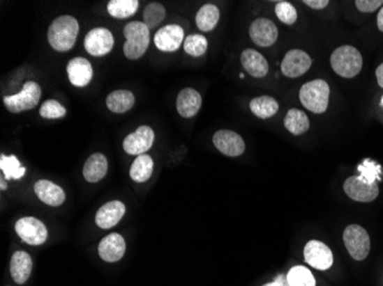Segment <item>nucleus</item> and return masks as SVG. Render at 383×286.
I'll use <instances>...</instances> for the list:
<instances>
[{
	"instance_id": "22",
	"label": "nucleus",
	"mask_w": 383,
	"mask_h": 286,
	"mask_svg": "<svg viewBox=\"0 0 383 286\" xmlns=\"http://www.w3.org/2000/svg\"><path fill=\"white\" fill-rule=\"evenodd\" d=\"M107 170H108V161H107L106 156L100 152H96V154H91L85 161L83 175L87 182L96 184V182L103 180L107 174Z\"/></svg>"
},
{
	"instance_id": "39",
	"label": "nucleus",
	"mask_w": 383,
	"mask_h": 286,
	"mask_svg": "<svg viewBox=\"0 0 383 286\" xmlns=\"http://www.w3.org/2000/svg\"><path fill=\"white\" fill-rule=\"evenodd\" d=\"M375 74H377V84L383 88V63L377 67Z\"/></svg>"
},
{
	"instance_id": "3",
	"label": "nucleus",
	"mask_w": 383,
	"mask_h": 286,
	"mask_svg": "<svg viewBox=\"0 0 383 286\" xmlns=\"http://www.w3.org/2000/svg\"><path fill=\"white\" fill-rule=\"evenodd\" d=\"M331 65L341 77H356L363 67V56L354 46H341L331 55Z\"/></svg>"
},
{
	"instance_id": "42",
	"label": "nucleus",
	"mask_w": 383,
	"mask_h": 286,
	"mask_svg": "<svg viewBox=\"0 0 383 286\" xmlns=\"http://www.w3.org/2000/svg\"><path fill=\"white\" fill-rule=\"evenodd\" d=\"M263 286H281L280 284H279V282H272V283H267L265 284V285Z\"/></svg>"
},
{
	"instance_id": "38",
	"label": "nucleus",
	"mask_w": 383,
	"mask_h": 286,
	"mask_svg": "<svg viewBox=\"0 0 383 286\" xmlns=\"http://www.w3.org/2000/svg\"><path fill=\"white\" fill-rule=\"evenodd\" d=\"M303 3L311 7L313 10H324L325 7L329 6V0H304Z\"/></svg>"
},
{
	"instance_id": "8",
	"label": "nucleus",
	"mask_w": 383,
	"mask_h": 286,
	"mask_svg": "<svg viewBox=\"0 0 383 286\" xmlns=\"http://www.w3.org/2000/svg\"><path fill=\"white\" fill-rule=\"evenodd\" d=\"M154 131L147 125L139 126L135 132L128 135L123 141V148L126 154L140 156L151 148L154 143Z\"/></svg>"
},
{
	"instance_id": "37",
	"label": "nucleus",
	"mask_w": 383,
	"mask_h": 286,
	"mask_svg": "<svg viewBox=\"0 0 383 286\" xmlns=\"http://www.w3.org/2000/svg\"><path fill=\"white\" fill-rule=\"evenodd\" d=\"M354 3L358 10H361L363 13H372L379 7L382 6L383 1L382 0H357Z\"/></svg>"
},
{
	"instance_id": "33",
	"label": "nucleus",
	"mask_w": 383,
	"mask_h": 286,
	"mask_svg": "<svg viewBox=\"0 0 383 286\" xmlns=\"http://www.w3.org/2000/svg\"><path fill=\"white\" fill-rule=\"evenodd\" d=\"M183 49L187 54L194 58H200L206 54L208 49V40L202 35H190L183 40Z\"/></svg>"
},
{
	"instance_id": "16",
	"label": "nucleus",
	"mask_w": 383,
	"mask_h": 286,
	"mask_svg": "<svg viewBox=\"0 0 383 286\" xmlns=\"http://www.w3.org/2000/svg\"><path fill=\"white\" fill-rule=\"evenodd\" d=\"M69 81L76 87H85L90 84L93 76V69L87 58H71L67 65Z\"/></svg>"
},
{
	"instance_id": "19",
	"label": "nucleus",
	"mask_w": 383,
	"mask_h": 286,
	"mask_svg": "<svg viewBox=\"0 0 383 286\" xmlns=\"http://www.w3.org/2000/svg\"><path fill=\"white\" fill-rule=\"evenodd\" d=\"M202 106V97L194 88H183L177 97L178 113L183 118H190L200 111Z\"/></svg>"
},
{
	"instance_id": "11",
	"label": "nucleus",
	"mask_w": 383,
	"mask_h": 286,
	"mask_svg": "<svg viewBox=\"0 0 383 286\" xmlns=\"http://www.w3.org/2000/svg\"><path fill=\"white\" fill-rule=\"evenodd\" d=\"M213 142L219 152L229 157L241 156L246 150L243 138L238 133L229 131V129H220L218 132L215 133Z\"/></svg>"
},
{
	"instance_id": "10",
	"label": "nucleus",
	"mask_w": 383,
	"mask_h": 286,
	"mask_svg": "<svg viewBox=\"0 0 383 286\" xmlns=\"http://www.w3.org/2000/svg\"><path fill=\"white\" fill-rule=\"evenodd\" d=\"M313 65L310 55L302 49H290L287 51L281 62V72L286 77L297 78L306 74Z\"/></svg>"
},
{
	"instance_id": "40",
	"label": "nucleus",
	"mask_w": 383,
	"mask_h": 286,
	"mask_svg": "<svg viewBox=\"0 0 383 286\" xmlns=\"http://www.w3.org/2000/svg\"><path fill=\"white\" fill-rule=\"evenodd\" d=\"M377 28L383 33V7L377 14Z\"/></svg>"
},
{
	"instance_id": "30",
	"label": "nucleus",
	"mask_w": 383,
	"mask_h": 286,
	"mask_svg": "<svg viewBox=\"0 0 383 286\" xmlns=\"http://www.w3.org/2000/svg\"><path fill=\"white\" fill-rule=\"evenodd\" d=\"M0 168L3 170L6 180H19L26 174V168L21 166L19 159L15 156H0Z\"/></svg>"
},
{
	"instance_id": "43",
	"label": "nucleus",
	"mask_w": 383,
	"mask_h": 286,
	"mask_svg": "<svg viewBox=\"0 0 383 286\" xmlns=\"http://www.w3.org/2000/svg\"><path fill=\"white\" fill-rule=\"evenodd\" d=\"M381 106H383V97H381Z\"/></svg>"
},
{
	"instance_id": "32",
	"label": "nucleus",
	"mask_w": 383,
	"mask_h": 286,
	"mask_svg": "<svg viewBox=\"0 0 383 286\" xmlns=\"http://www.w3.org/2000/svg\"><path fill=\"white\" fill-rule=\"evenodd\" d=\"M144 23L149 30L154 29L165 19V8L162 3H151L144 10Z\"/></svg>"
},
{
	"instance_id": "28",
	"label": "nucleus",
	"mask_w": 383,
	"mask_h": 286,
	"mask_svg": "<svg viewBox=\"0 0 383 286\" xmlns=\"http://www.w3.org/2000/svg\"><path fill=\"white\" fill-rule=\"evenodd\" d=\"M283 125L292 134L301 135L310 129V120L301 110L290 109L283 119Z\"/></svg>"
},
{
	"instance_id": "12",
	"label": "nucleus",
	"mask_w": 383,
	"mask_h": 286,
	"mask_svg": "<svg viewBox=\"0 0 383 286\" xmlns=\"http://www.w3.org/2000/svg\"><path fill=\"white\" fill-rule=\"evenodd\" d=\"M304 259L311 267L319 270H326L332 267V251L322 241H310L304 248Z\"/></svg>"
},
{
	"instance_id": "14",
	"label": "nucleus",
	"mask_w": 383,
	"mask_h": 286,
	"mask_svg": "<svg viewBox=\"0 0 383 286\" xmlns=\"http://www.w3.org/2000/svg\"><path fill=\"white\" fill-rule=\"evenodd\" d=\"M183 42V30L178 24H167L154 35V44L162 51H176Z\"/></svg>"
},
{
	"instance_id": "36",
	"label": "nucleus",
	"mask_w": 383,
	"mask_h": 286,
	"mask_svg": "<svg viewBox=\"0 0 383 286\" xmlns=\"http://www.w3.org/2000/svg\"><path fill=\"white\" fill-rule=\"evenodd\" d=\"M276 15L281 22L292 26L297 21V12L295 7L288 1H279L276 5Z\"/></svg>"
},
{
	"instance_id": "13",
	"label": "nucleus",
	"mask_w": 383,
	"mask_h": 286,
	"mask_svg": "<svg viewBox=\"0 0 383 286\" xmlns=\"http://www.w3.org/2000/svg\"><path fill=\"white\" fill-rule=\"evenodd\" d=\"M249 35L253 42L261 47H270L277 42L278 28L271 19H255L249 28Z\"/></svg>"
},
{
	"instance_id": "29",
	"label": "nucleus",
	"mask_w": 383,
	"mask_h": 286,
	"mask_svg": "<svg viewBox=\"0 0 383 286\" xmlns=\"http://www.w3.org/2000/svg\"><path fill=\"white\" fill-rule=\"evenodd\" d=\"M138 7V0H110L107 10L115 19H128L133 17Z\"/></svg>"
},
{
	"instance_id": "6",
	"label": "nucleus",
	"mask_w": 383,
	"mask_h": 286,
	"mask_svg": "<svg viewBox=\"0 0 383 286\" xmlns=\"http://www.w3.org/2000/svg\"><path fill=\"white\" fill-rule=\"evenodd\" d=\"M343 241L345 248L354 260H365L370 253V236L361 225H348L343 232Z\"/></svg>"
},
{
	"instance_id": "21",
	"label": "nucleus",
	"mask_w": 383,
	"mask_h": 286,
	"mask_svg": "<svg viewBox=\"0 0 383 286\" xmlns=\"http://www.w3.org/2000/svg\"><path fill=\"white\" fill-rule=\"evenodd\" d=\"M241 65L250 76L263 78L269 72V63L266 58L255 49H245L241 54Z\"/></svg>"
},
{
	"instance_id": "26",
	"label": "nucleus",
	"mask_w": 383,
	"mask_h": 286,
	"mask_svg": "<svg viewBox=\"0 0 383 286\" xmlns=\"http://www.w3.org/2000/svg\"><path fill=\"white\" fill-rule=\"evenodd\" d=\"M251 113L255 116L261 119H267L273 117L279 110V103L274 100L273 97L269 95H262V97H255L250 101Z\"/></svg>"
},
{
	"instance_id": "31",
	"label": "nucleus",
	"mask_w": 383,
	"mask_h": 286,
	"mask_svg": "<svg viewBox=\"0 0 383 286\" xmlns=\"http://www.w3.org/2000/svg\"><path fill=\"white\" fill-rule=\"evenodd\" d=\"M290 286H316V280L308 268L296 266L292 268L287 276Z\"/></svg>"
},
{
	"instance_id": "25",
	"label": "nucleus",
	"mask_w": 383,
	"mask_h": 286,
	"mask_svg": "<svg viewBox=\"0 0 383 286\" xmlns=\"http://www.w3.org/2000/svg\"><path fill=\"white\" fill-rule=\"evenodd\" d=\"M154 170V161L149 154H140L133 161L130 168V177L135 182L142 184L149 180Z\"/></svg>"
},
{
	"instance_id": "9",
	"label": "nucleus",
	"mask_w": 383,
	"mask_h": 286,
	"mask_svg": "<svg viewBox=\"0 0 383 286\" xmlns=\"http://www.w3.org/2000/svg\"><path fill=\"white\" fill-rule=\"evenodd\" d=\"M113 33L105 28L91 30L84 39V47L92 56H105L113 49Z\"/></svg>"
},
{
	"instance_id": "4",
	"label": "nucleus",
	"mask_w": 383,
	"mask_h": 286,
	"mask_svg": "<svg viewBox=\"0 0 383 286\" xmlns=\"http://www.w3.org/2000/svg\"><path fill=\"white\" fill-rule=\"evenodd\" d=\"M300 100L313 113H325L329 102V86L324 79L306 83L301 87Z\"/></svg>"
},
{
	"instance_id": "41",
	"label": "nucleus",
	"mask_w": 383,
	"mask_h": 286,
	"mask_svg": "<svg viewBox=\"0 0 383 286\" xmlns=\"http://www.w3.org/2000/svg\"><path fill=\"white\" fill-rule=\"evenodd\" d=\"M7 186L6 184H5V177L3 175H1V177H0V189L5 190L6 189Z\"/></svg>"
},
{
	"instance_id": "17",
	"label": "nucleus",
	"mask_w": 383,
	"mask_h": 286,
	"mask_svg": "<svg viewBox=\"0 0 383 286\" xmlns=\"http://www.w3.org/2000/svg\"><path fill=\"white\" fill-rule=\"evenodd\" d=\"M126 245L124 238L119 234H110L103 238L98 251L101 259L106 262H117L126 253Z\"/></svg>"
},
{
	"instance_id": "35",
	"label": "nucleus",
	"mask_w": 383,
	"mask_h": 286,
	"mask_svg": "<svg viewBox=\"0 0 383 286\" xmlns=\"http://www.w3.org/2000/svg\"><path fill=\"white\" fill-rule=\"evenodd\" d=\"M39 113L43 118L45 119H58L66 116L67 110L65 106H62L61 103L57 100H46L43 103L39 110Z\"/></svg>"
},
{
	"instance_id": "7",
	"label": "nucleus",
	"mask_w": 383,
	"mask_h": 286,
	"mask_svg": "<svg viewBox=\"0 0 383 286\" xmlns=\"http://www.w3.org/2000/svg\"><path fill=\"white\" fill-rule=\"evenodd\" d=\"M15 232L23 241L29 245H42L47 239L45 225L33 216H26L15 223Z\"/></svg>"
},
{
	"instance_id": "27",
	"label": "nucleus",
	"mask_w": 383,
	"mask_h": 286,
	"mask_svg": "<svg viewBox=\"0 0 383 286\" xmlns=\"http://www.w3.org/2000/svg\"><path fill=\"white\" fill-rule=\"evenodd\" d=\"M219 17H220V14H219L218 7L215 6L213 3H206L197 12L195 22L201 31L208 33L216 28Z\"/></svg>"
},
{
	"instance_id": "15",
	"label": "nucleus",
	"mask_w": 383,
	"mask_h": 286,
	"mask_svg": "<svg viewBox=\"0 0 383 286\" xmlns=\"http://www.w3.org/2000/svg\"><path fill=\"white\" fill-rule=\"evenodd\" d=\"M345 191L351 200L356 202H373L379 195L377 184H368L358 177H351L345 182Z\"/></svg>"
},
{
	"instance_id": "18",
	"label": "nucleus",
	"mask_w": 383,
	"mask_h": 286,
	"mask_svg": "<svg viewBox=\"0 0 383 286\" xmlns=\"http://www.w3.org/2000/svg\"><path fill=\"white\" fill-rule=\"evenodd\" d=\"M126 214V205L119 200L107 202L96 214V223L101 229H110L117 225Z\"/></svg>"
},
{
	"instance_id": "20",
	"label": "nucleus",
	"mask_w": 383,
	"mask_h": 286,
	"mask_svg": "<svg viewBox=\"0 0 383 286\" xmlns=\"http://www.w3.org/2000/svg\"><path fill=\"white\" fill-rule=\"evenodd\" d=\"M35 193L39 200L45 202L46 205L59 206L65 202V191L61 186L53 184L49 180H38L33 186Z\"/></svg>"
},
{
	"instance_id": "24",
	"label": "nucleus",
	"mask_w": 383,
	"mask_h": 286,
	"mask_svg": "<svg viewBox=\"0 0 383 286\" xmlns=\"http://www.w3.org/2000/svg\"><path fill=\"white\" fill-rule=\"evenodd\" d=\"M135 99L133 92L128 90H114L107 97V106L114 113H124L133 109Z\"/></svg>"
},
{
	"instance_id": "2",
	"label": "nucleus",
	"mask_w": 383,
	"mask_h": 286,
	"mask_svg": "<svg viewBox=\"0 0 383 286\" xmlns=\"http://www.w3.org/2000/svg\"><path fill=\"white\" fill-rule=\"evenodd\" d=\"M123 33L126 37L123 51L126 58L138 60L142 58L149 49L151 40V33L145 23L139 21L129 22L124 26Z\"/></svg>"
},
{
	"instance_id": "1",
	"label": "nucleus",
	"mask_w": 383,
	"mask_h": 286,
	"mask_svg": "<svg viewBox=\"0 0 383 286\" xmlns=\"http://www.w3.org/2000/svg\"><path fill=\"white\" fill-rule=\"evenodd\" d=\"M80 33L77 19L70 15L55 19L51 23L47 33L50 45L58 51H67L73 49Z\"/></svg>"
},
{
	"instance_id": "5",
	"label": "nucleus",
	"mask_w": 383,
	"mask_h": 286,
	"mask_svg": "<svg viewBox=\"0 0 383 286\" xmlns=\"http://www.w3.org/2000/svg\"><path fill=\"white\" fill-rule=\"evenodd\" d=\"M42 97V88L35 81H27L22 90L17 94L3 97V104L12 113L33 109L38 104Z\"/></svg>"
},
{
	"instance_id": "34",
	"label": "nucleus",
	"mask_w": 383,
	"mask_h": 286,
	"mask_svg": "<svg viewBox=\"0 0 383 286\" xmlns=\"http://www.w3.org/2000/svg\"><path fill=\"white\" fill-rule=\"evenodd\" d=\"M357 170L361 173L358 177L366 184H377V180H381L382 170L380 165L377 164L375 161L365 159L361 164L358 165Z\"/></svg>"
},
{
	"instance_id": "23",
	"label": "nucleus",
	"mask_w": 383,
	"mask_h": 286,
	"mask_svg": "<svg viewBox=\"0 0 383 286\" xmlns=\"http://www.w3.org/2000/svg\"><path fill=\"white\" fill-rule=\"evenodd\" d=\"M33 269V260L24 251H17L10 260V275L17 284L26 283Z\"/></svg>"
}]
</instances>
